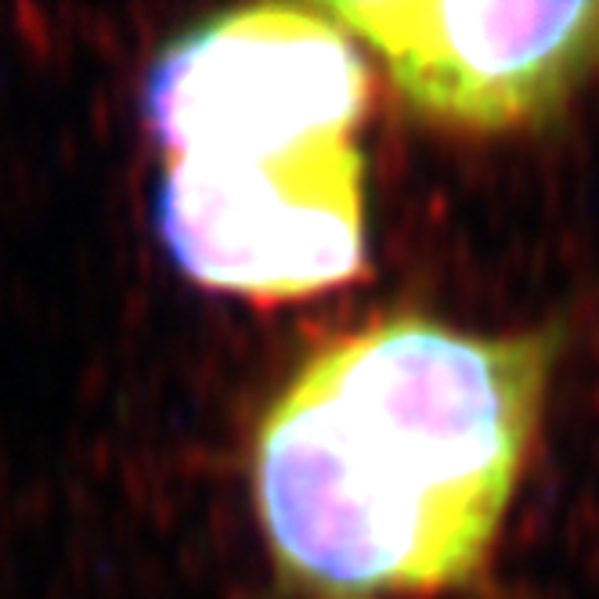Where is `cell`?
<instances>
[{
	"mask_svg": "<svg viewBox=\"0 0 599 599\" xmlns=\"http://www.w3.org/2000/svg\"><path fill=\"white\" fill-rule=\"evenodd\" d=\"M556 350V329L470 336L426 315L318 350L253 437L279 578L307 599L470 581L510 510Z\"/></svg>",
	"mask_w": 599,
	"mask_h": 599,
	"instance_id": "obj_1",
	"label": "cell"
},
{
	"mask_svg": "<svg viewBox=\"0 0 599 599\" xmlns=\"http://www.w3.org/2000/svg\"><path fill=\"white\" fill-rule=\"evenodd\" d=\"M369 69L322 8L260 4L171 41L145 73L141 112L163 166L290 174L358 152Z\"/></svg>",
	"mask_w": 599,
	"mask_h": 599,
	"instance_id": "obj_2",
	"label": "cell"
},
{
	"mask_svg": "<svg viewBox=\"0 0 599 599\" xmlns=\"http://www.w3.org/2000/svg\"><path fill=\"white\" fill-rule=\"evenodd\" d=\"M386 62L423 120L505 134L542 127L599 69V0L531 4H322Z\"/></svg>",
	"mask_w": 599,
	"mask_h": 599,
	"instance_id": "obj_3",
	"label": "cell"
}]
</instances>
